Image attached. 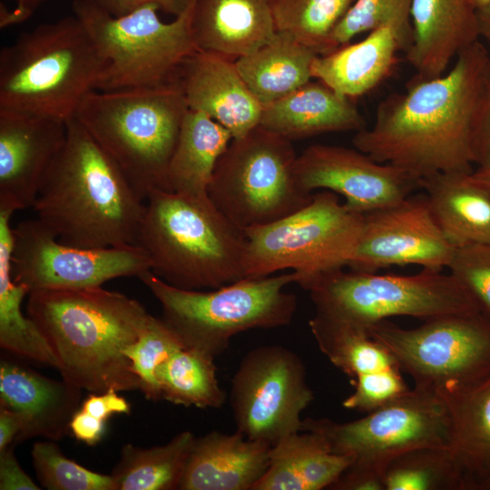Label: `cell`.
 Masks as SVG:
<instances>
[{
  "label": "cell",
  "instance_id": "obj_11",
  "mask_svg": "<svg viewBox=\"0 0 490 490\" xmlns=\"http://www.w3.org/2000/svg\"><path fill=\"white\" fill-rule=\"evenodd\" d=\"M364 214L350 211L330 191L313 194L301 209L270 224L245 230V278L292 270L301 287L348 266L358 243Z\"/></svg>",
  "mask_w": 490,
  "mask_h": 490
},
{
  "label": "cell",
  "instance_id": "obj_35",
  "mask_svg": "<svg viewBox=\"0 0 490 490\" xmlns=\"http://www.w3.org/2000/svg\"><path fill=\"white\" fill-rule=\"evenodd\" d=\"M385 490H468L467 475L449 447H421L392 459L383 471Z\"/></svg>",
  "mask_w": 490,
  "mask_h": 490
},
{
  "label": "cell",
  "instance_id": "obj_7",
  "mask_svg": "<svg viewBox=\"0 0 490 490\" xmlns=\"http://www.w3.org/2000/svg\"><path fill=\"white\" fill-rule=\"evenodd\" d=\"M162 308V319L185 348L216 358L231 338L250 329L284 327L292 321L297 297L286 286L298 283L294 271L244 278L209 291L168 284L151 270L138 277Z\"/></svg>",
  "mask_w": 490,
  "mask_h": 490
},
{
  "label": "cell",
  "instance_id": "obj_53",
  "mask_svg": "<svg viewBox=\"0 0 490 490\" xmlns=\"http://www.w3.org/2000/svg\"><path fill=\"white\" fill-rule=\"evenodd\" d=\"M475 9H479L490 3V0H471Z\"/></svg>",
  "mask_w": 490,
  "mask_h": 490
},
{
  "label": "cell",
  "instance_id": "obj_46",
  "mask_svg": "<svg viewBox=\"0 0 490 490\" xmlns=\"http://www.w3.org/2000/svg\"><path fill=\"white\" fill-rule=\"evenodd\" d=\"M97 5L113 15L128 14L144 5L156 4L161 11L179 15L191 0H93Z\"/></svg>",
  "mask_w": 490,
  "mask_h": 490
},
{
  "label": "cell",
  "instance_id": "obj_25",
  "mask_svg": "<svg viewBox=\"0 0 490 490\" xmlns=\"http://www.w3.org/2000/svg\"><path fill=\"white\" fill-rule=\"evenodd\" d=\"M260 125L290 141L367 127L353 100L319 80L264 106Z\"/></svg>",
  "mask_w": 490,
  "mask_h": 490
},
{
  "label": "cell",
  "instance_id": "obj_18",
  "mask_svg": "<svg viewBox=\"0 0 490 490\" xmlns=\"http://www.w3.org/2000/svg\"><path fill=\"white\" fill-rule=\"evenodd\" d=\"M66 133L67 122L0 108V210L32 208Z\"/></svg>",
  "mask_w": 490,
  "mask_h": 490
},
{
  "label": "cell",
  "instance_id": "obj_31",
  "mask_svg": "<svg viewBox=\"0 0 490 490\" xmlns=\"http://www.w3.org/2000/svg\"><path fill=\"white\" fill-rule=\"evenodd\" d=\"M14 212L0 210V346L17 357L57 368V360L44 337L22 311L27 289L12 276Z\"/></svg>",
  "mask_w": 490,
  "mask_h": 490
},
{
  "label": "cell",
  "instance_id": "obj_10",
  "mask_svg": "<svg viewBox=\"0 0 490 490\" xmlns=\"http://www.w3.org/2000/svg\"><path fill=\"white\" fill-rule=\"evenodd\" d=\"M297 158L292 141L258 125L232 139L220 157L208 197L243 231L270 224L313 197L297 180Z\"/></svg>",
  "mask_w": 490,
  "mask_h": 490
},
{
  "label": "cell",
  "instance_id": "obj_44",
  "mask_svg": "<svg viewBox=\"0 0 490 490\" xmlns=\"http://www.w3.org/2000/svg\"><path fill=\"white\" fill-rule=\"evenodd\" d=\"M80 408L104 421L113 415L131 412V405L114 390L99 394L90 393Z\"/></svg>",
  "mask_w": 490,
  "mask_h": 490
},
{
  "label": "cell",
  "instance_id": "obj_1",
  "mask_svg": "<svg viewBox=\"0 0 490 490\" xmlns=\"http://www.w3.org/2000/svg\"><path fill=\"white\" fill-rule=\"evenodd\" d=\"M487 85L488 48L479 40L442 75H415L404 92L382 100L373 124L355 132L352 143L418 181L472 172V135Z\"/></svg>",
  "mask_w": 490,
  "mask_h": 490
},
{
  "label": "cell",
  "instance_id": "obj_41",
  "mask_svg": "<svg viewBox=\"0 0 490 490\" xmlns=\"http://www.w3.org/2000/svg\"><path fill=\"white\" fill-rule=\"evenodd\" d=\"M355 379L354 392L342 403L348 409L368 413L397 399L409 390L399 367L364 374Z\"/></svg>",
  "mask_w": 490,
  "mask_h": 490
},
{
  "label": "cell",
  "instance_id": "obj_12",
  "mask_svg": "<svg viewBox=\"0 0 490 490\" xmlns=\"http://www.w3.org/2000/svg\"><path fill=\"white\" fill-rule=\"evenodd\" d=\"M301 431L319 434L331 452L349 456L351 465L382 476L399 455L421 447H449L451 440L445 401L436 390L419 387L350 422L303 419Z\"/></svg>",
  "mask_w": 490,
  "mask_h": 490
},
{
  "label": "cell",
  "instance_id": "obj_15",
  "mask_svg": "<svg viewBox=\"0 0 490 490\" xmlns=\"http://www.w3.org/2000/svg\"><path fill=\"white\" fill-rule=\"evenodd\" d=\"M13 236L12 276L29 293L97 287L116 278L139 277L152 270L148 254L138 244L108 248L66 245L37 219L19 222L13 228Z\"/></svg>",
  "mask_w": 490,
  "mask_h": 490
},
{
  "label": "cell",
  "instance_id": "obj_33",
  "mask_svg": "<svg viewBox=\"0 0 490 490\" xmlns=\"http://www.w3.org/2000/svg\"><path fill=\"white\" fill-rule=\"evenodd\" d=\"M309 325L320 351L349 377L399 367L392 353L365 329L317 312Z\"/></svg>",
  "mask_w": 490,
  "mask_h": 490
},
{
  "label": "cell",
  "instance_id": "obj_34",
  "mask_svg": "<svg viewBox=\"0 0 490 490\" xmlns=\"http://www.w3.org/2000/svg\"><path fill=\"white\" fill-rule=\"evenodd\" d=\"M213 358L182 348L156 370L162 399L174 405L199 408H220L226 393L217 377Z\"/></svg>",
  "mask_w": 490,
  "mask_h": 490
},
{
  "label": "cell",
  "instance_id": "obj_37",
  "mask_svg": "<svg viewBox=\"0 0 490 490\" xmlns=\"http://www.w3.org/2000/svg\"><path fill=\"white\" fill-rule=\"evenodd\" d=\"M32 463L41 485L48 490H117L111 475L89 470L66 457L54 440L33 445Z\"/></svg>",
  "mask_w": 490,
  "mask_h": 490
},
{
  "label": "cell",
  "instance_id": "obj_52",
  "mask_svg": "<svg viewBox=\"0 0 490 490\" xmlns=\"http://www.w3.org/2000/svg\"><path fill=\"white\" fill-rule=\"evenodd\" d=\"M475 490H490V475L480 480L475 485Z\"/></svg>",
  "mask_w": 490,
  "mask_h": 490
},
{
  "label": "cell",
  "instance_id": "obj_27",
  "mask_svg": "<svg viewBox=\"0 0 490 490\" xmlns=\"http://www.w3.org/2000/svg\"><path fill=\"white\" fill-rule=\"evenodd\" d=\"M352 462L331 452L319 434L299 431L271 447L269 467L252 490L328 489Z\"/></svg>",
  "mask_w": 490,
  "mask_h": 490
},
{
  "label": "cell",
  "instance_id": "obj_29",
  "mask_svg": "<svg viewBox=\"0 0 490 490\" xmlns=\"http://www.w3.org/2000/svg\"><path fill=\"white\" fill-rule=\"evenodd\" d=\"M317 55L289 34L278 31L269 43L235 64L243 81L264 107L309 82Z\"/></svg>",
  "mask_w": 490,
  "mask_h": 490
},
{
  "label": "cell",
  "instance_id": "obj_26",
  "mask_svg": "<svg viewBox=\"0 0 490 490\" xmlns=\"http://www.w3.org/2000/svg\"><path fill=\"white\" fill-rule=\"evenodd\" d=\"M472 172H438L419 180L436 225L454 247L490 243V189Z\"/></svg>",
  "mask_w": 490,
  "mask_h": 490
},
{
  "label": "cell",
  "instance_id": "obj_6",
  "mask_svg": "<svg viewBox=\"0 0 490 490\" xmlns=\"http://www.w3.org/2000/svg\"><path fill=\"white\" fill-rule=\"evenodd\" d=\"M177 83L90 93L74 119L113 160L142 199L169 191L168 167L189 112Z\"/></svg>",
  "mask_w": 490,
  "mask_h": 490
},
{
  "label": "cell",
  "instance_id": "obj_42",
  "mask_svg": "<svg viewBox=\"0 0 490 490\" xmlns=\"http://www.w3.org/2000/svg\"><path fill=\"white\" fill-rule=\"evenodd\" d=\"M473 164L477 169L490 168V81L475 123L472 142Z\"/></svg>",
  "mask_w": 490,
  "mask_h": 490
},
{
  "label": "cell",
  "instance_id": "obj_47",
  "mask_svg": "<svg viewBox=\"0 0 490 490\" xmlns=\"http://www.w3.org/2000/svg\"><path fill=\"white\" fill-rule=\"evenodd\" d=\"M105 423L106 421L79 408L71 420L70 431L77 440L94 446L104 435Z\"/></svg>",
  "mask_w": 490,
  "mask_h": 490
},
{
  "label": "cell",
  "instance_id": "obj_36",
  "mask_svg": "<svg viewBox=\"0 0 490 490\" xmlns=\"http://www.w3.org/2000/svg\"><path fill=\"white\" fill-rule=\"evenodd\" d=\"M277 31L318 55L333 52V32L356 0H270Z\"/></svg>",
  "mask_w": 490,
  "mask_h": 490
},
{
  "label": "cell",
  "instance_id": "obj_8",
  "mask_svg": "<svg viewBox=\"0 0 490 490\" xmlns=\"http://www.w3.org/2000/svg\"><path fill=\"white\" fill-rule=\"evenodd\" d=\"M193 0L171 22L156 4L113 15L93 0H74L73 13L91 35L107 67L99 90L152 87L175 81L196 51L191 30Z\"/></svg>",
  "mask_w": 490,
  "mask_h": 490
},
{
  "label": "cell",
  "instance_id": "obj_43",
  "mask_svg": "<svg viewBox=\"0 0 490 490\" xmlns=\"http://www.w3.org/2000/svg\"><path fill=\"white\" fill-rule=\"evenodd\" d=\"M11 445L0 452V489L1 490H40L33 479L23 470L16 459Z\"/></svg>",
  "mask_w": 490,
  "mask_h": 490
},
{
  "label": "cell",
  "instance_id": "obj_20",
  "mask_svg": "<svg viewBox=\"0 0 490 490\" xmlns=\"http://www.w3.org/2000/svg\"><path fill=\"white\" fill-rule=\"evenodd\" d=\"M82 390L64 378L52 379L2 359L0 403L20 413L24 421L14 445L35 436L57 441L67 436L71 420L81 407Z\"/></svg>",
  "mask_w": 490,
  "mask_h": 490
},
{
  "label": "cell",
  "instance_id": "obj_48",
  "mask_svg": "<svg viewBox=\"0 0 490 490\" xmlns=\"http://www.w3.org/2000/svg\"><path fill=\"white\" fill-rule=\"evenodd\" d=\"M24 426L23 416L17 411L0 403V452L14 442Z\"/></svg>",
  "mask_w": 490,
  "mask_h": 490
},
{
  "label": "cell",
  "instance_id": "obj_9",
  "mask_svg": "<svg viewBox=\"0 0 490 490\" xmlns=\"http://www.w3.org/2000/svg\"><path fill=\"white\" fill-rule=\"evenodd\" d=\"M301 287L309 292L317 313L365 330L395 316L428 320L482 311L450 273L426 269L406 276L339 269Z\"/></svg>",
  "mask_w": 490,
  "mask_h": 490
},
{
  "label": "cell",
  "instance_id": "obj_17",
  "mask_svg": "<svg viewBox=\"0 0 490 490\" xmlns=\"http://www.w3.org/2000/svg\"><path fill=\"white\" fill-rule=\"evenodd\" d=\"M296 176L308 192L324 189L344 198L347 208L365 214L406 199L419 181L393 165L381 163L361 151L313 144L298 155Z\"/></svg>",
  "mask_w": 490,
  "mask_h": 490
},
{
  "label": "cell",
  "instance_id": "obj_45",
  "mask_svg": "<svg viewBox=\"0 0 490 490\" xmlns=\"http://www.w3.org/2000/svg\"><path fill=\"white\" fill-rule=\"evenodd\" d=\"M328 489L385 490V486L380 474L350 465Z\"/></svg>",
  "mask_w": 490,
  "mask_h": 490
},
{
  "label": "cell",
  "instance_id": "obj_30",
  "mask_svg": "<svg viewBox=\"0 0 490 490\" xmlns=\"http://www.w3.org/2000/svg\"><path fill=\"white\" fill-rule=\"evenodd\" d=\"M232 139L220 123L202 113L189 110L168 167L169 191L208 196L216 164Z\"/></svg>",
  "mask_w": 490,
  "mask_h": 490
},
{
  "label": "cell",
  "instance_id": "obj_40",
  "mask_svg": "<svg viewBox=\"0 0 490 490\" xmlns=\"http://www.w3.org/2000/svg\"><path fill=\"white\" fill-rule=\"evenodd\" d=\"M446 268L490 316V243L455 247Z\"/></svg>",
  "mask_w": 490,
  "mask_h": 490
},
{
  "label": "cell",
  "instance_id": "obj_2",
  "mask_svg": "<svg viewBox=\"0 0 490 490\" xmlns=\"http://www.w3.org/2000/svg\"><path fill=\"white\" fill-rule=\"evenodd\" d=\"M28 317L56 360L62 378L91 393L140 389L123 351L152 315L137 300L101 286L32 291Z\"/></svg>",
  "mask_w": 490,
  "mask_h": 490
},
{
  "label": "cell",
  "instance_id": "obj_22",
  "mask_svg": "<svg viewBox=\"0 0 490 490\" xmlns=\"http://www.w3.org/2000/svg\"><path fill=\"white\" fill-rule=\"evenodd\" d=\"M411 41V28L384 24L357 43L317 55L312 64V78L353 100L377 88L389 75L397 53L407 52Z\"/></svg>",
  "mask_w": 490,
  "mask_h": 490
},
{
  "label": "cell",
  "instance_id": "obj_23",
  "mask_svg": "<svg viewBox=\"0 0 490 490\" xmlns=\"http://www.w3.org/2000/svg\"><path fill=\"white\" fill-rule=\"evenodd\" d=\"M191 30L196 51L232 61L277 34L270 0H193Z\"/></svg>",
  "mask_w": 490,
  "mask_h": 490
},
{
  "label": "cell",
  "instance_id": "obj_51",
  "mask_svg": "<svg viewBox=\"0 0 490 490\" xmlns=\"http://www.w3.org/2000/svg\"><path fill=\"white\" fill-rule=\"evenodd\" d=\"M472 175L477 181L490 189V168L476 169L473 171Z\"/></svg>",
  "mask_w": 490,
  "mask_h": 490
},
{
  "label": "cell",
  "instance_id": "obj_38",
  "mask_svg": "<svg viewBox=\"0 0 490 490\" xmlns=\"http://www.w3.org/2000/svg\"><path fill=\"white\" fill-rule=\"evenodd\" d=\"M182 348L185 347L179 336L161 318L152 316L139 338L124 349L140 380V390L147 399H162L156 370Z\"/></svg>",
  "mask_w": 490,
  "mask_h": 490
},
{
  "label": "cell",
  "instance_id": "obj_32",
  "mask_svg": "<svg viewBox=\"0 0 490 490\" xmlns=\"http://www.w3.org/2000/svg\"><path fill=\"white\" fill-rule=\"evenodd\" d=\"M190 431L150 448L126 444L111 475L117 490H174L179 485L195 440Z\"/></svg>",
  "mask_w": 490,
  "mask_h": 490
},
{
  "label": "cell",
  "instance_id": "obj_19",
  "mask_svg": "<svg viewBox=\"0 0 490 490\" xmlns=\"http://www.w3.org/2000/svg\"><path fill=\"white\" fill-rule=\"evenodd\" d=\"M175 81L189 109L202 113L240 138L260 125L263 106L243 81L235 61L195 51Z\"/></svg>",
  "mask_w": 490,
  "mask_h": 490
},
{
  "label": "cell",
  "instance_id": "obj_5",
  "mask_svg": "<svg viewBox=\"0 0 490 490\" xmlns=\"http://www.w3.org/2000/svg\"><path fill=\"white\" fill-rule=\"evenodd\" d=\"M106 67L74 15L41 24L0 51V108L68 122Z\"/></svg>",
  "mask_w": 490,
  "mask_h": 490
},
{
  "label": "cell",
  "instance_id": "obj_49",
  "mask_svg": "<svg viewBox=\"0 0 490 490\" xmlns=\"http://www.w3.org/2000/svg\"><path fill=\"white\" fill-rule=\"evenodd\" d=\"M15 7L9 10L1 4L0 7V27L5 28L11 24H18L28 19L34 11L44 0H13Z\"/></svg>",
  "mask_w": 490,
  "mask_h": 490
},
{
  "label": "cell",
  "instance_id": "obj_16",
  "mask_svg": "<svg viewBox=\"0 0 490 490\" xmlns=\"http://www.w3.org/2000/svg\"><path fill=\"white\" fill-rule=\"evenodd\" d=\"M455 247L436 225L425 195L364 214L351 270L374 273L391 266L418 265L442 271Z\"/></svg>",
  "mask_w": 490,
  "mask_h": 490
},
{
  "label": "cell",
  "instance_id": "obj_13",
  "mask_svg": "<svg viewBox=\"0 0 490 490\" xmlns=\"http://www.w3.org/2000/svg\"><path fill=\"white\" fill-rule=\"evenodd\" d=\"M367 331L392 353L415 387L436 390L490 376V316L483 311L439 317L414 328L384 319Z\"/></svg>",
  "mask_w": 490,
  "mask_h": 490
},
{
  "label": "cell",
  "instance_id": "obj_14",
  "mask_svg": "<svg viewBox=\"0 0 490 490\" xmlns=\"http://www.w3.org/2000/svg\"><path fill=\"white\" fill-rule=\"evenodd\" d=\"M313 399L302 359L279 345L250 350L231 379L230 401L237 430L271 446L301 431L300 415Z\"/></svg>",
  "mask_w": 490,
  "mask_h": 490
},
{
  "label": "cell",
  "instance_id": "obj_50",
  "mask_svg": "<svg viewBox=\"0 0 490 490\" xmlns=\"http://www.w3.org/2000/svg\"><path fill=\"white\" fill-rule=\"evenodd\" d=\"M476 11L480 39H484L488 44H490V3Z\"/></svg>",
  "mask_w": 490,
  "mask_h": 490
},
{
  "label": "cell",
  "instance_id": "obj_39",
  "mask_svg": "<svg viewBox=\"0 0 490 490\" xmlns=\"http://www.w3.org/2000/svg\"><path fill=\"white\" fill-rule=\"evenodd\" d=\"M411 0H356L332 34L334 49L387 24L411 28Z\"/></svg>",
  "mask_w": 490,
  "mask_h": 490
},
{
  "label": "cell",
  "instance_id": "obj_24",
  "mask_svg": "<svg viewBox=\"0 0 490 490\" xmlns=\"http://www.w3.org/2000/svg\"><path fill=\"white\" fill-rule=\"evenodd\" d=\"M271 447L238 430L195 437L179 489L252 490L269 467Z\"/></svg>",
  "mask_w": 490,
  "mask_h": 490
},
{
  "label": "cell",
  "instance_id": "obj_4",
  "mask_svg": "<svg viewBox=\"0 0 490 490\" xmlns=\"http://www.w3.org/2000/svg\"><path fill=\"white\" fill-rule=\"evenodd\" d=\"M145 201L137 244L153 274L183 289H212L245 278V232L208 196L153 190Z\"/></svg>",
  "mask_w": 490,
  "mask_h": 490
},
{
  "label": "cell",
  "instance_id": "obj_54",
  "mask_svg": "<svg viewBox=\"0 0 490 490\" xmlns=\"http://www.w3.org/2000/svg\"><path fill=\"white\" fill-rule=\"evenodd\" d=\"M488 48V79L490 81V44H487Z\"/></svg>",
  "mask_w": 490,
  "mask_h": 490
},
{
  "label": "cell",
  "instance_id": "obj_28",
  "mask_svg": "<svg viewBox=\"0 0 490 490\" xmlns=\"http://www.w3.org/2000/svg\"><path fill=\"white\" fill-rule=\"evenodd\" d=\"M451 422L450 450L463 466L469 488L490 475V376L466 386L445 384L436 389Z\"/></svg>",
  "mask_w": 490,
  "mask_h": 490
},
{
  "label": "cell",
  "instance_id": "obj_21",
  "mask_svg": "<svg viewBox=\"0 0 490 490\" xmlns=\"http://www.w3.org/2000/svg\"><path fill=\"white\" fill-rule=\"evenodd\" d=\"M412 41L406 59L416 75H442L456 56L480 39L471 0H411Z\"/></svg>",
  "mask_w": 490,
  "mask_h": 490
},
{
  "label": "cell",
  "instance_id": "obj_3",
  "mask_svg": "<svg viewBox=\"0 0 490 490\" xmlns=\"http://www.w3.org/2000/svg\"><path fill=\"white\" fill-rule=\"evenodd\" d=\"M144 201L113 160L73 118L32 208L61 243L108 248L137 244Z\"/></svg>",
  "mask_w": 490,
  "mask_h": 490
}]
</instances>
